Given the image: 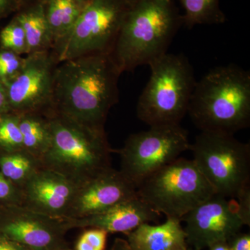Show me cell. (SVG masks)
<instances>
[{"label":"cell","instance_id":"1","mask_svg":"<svg viewBox=\"0 0 250 250\" xmlns=\"http://www.w3.org/2000/svg\"><path fill=\"white\" fill-rule=\"evenodd\" d=\"M120 75L109 54L61 62L54 70L51 107L82 124L104 127L118 101Z\"/></svg>","mask_w":250,"mask_h":250},{"label":"cell","instance_id":"2","mask_svg":"<svg viewBox=\"0 0 250 250\" xmlns=\"http://www.w3.org/2000/svg\"><path fill=\"white\" fill-rule=\"evenodd\" d=\"M182 26L173 0H140L126 13L110 56L121 74L149 65L167 54Z\"/></svg>","mask_w":250,"mask_h":250},{"label":"cell","instance_id":"3","mask_svg":"<svg viewBox=\"0 0 250 250\" xmlns=\"http://www.w3.org/2000/svg\"><path fill=\"white\" fill-rule=\"evenodd\" d=\"M188 113L201 131L234 135L250 125V73L229 64L196 82Z\"/></svg>","mask_w":250,"mask_h":250},{"label":"cell","instance_id":"4","mask_svg":"<svg viewBox=\"0 0 250 250\" xmlns=\"http://www.w3.org/2000/svg\"><path fill=\"white\" fill-rule=\"evenodd\" d=\"M47 118L51 142L41 159L42 167L78 187L111 167L113 150L104 127L88 126L55 112Z\"/></svg>","mask_w":250,"mask_h":250},{"label":"cell","instance_id":"5","mask_svg":"<svg viewBox=\"0 0 250 250\" xmlns=\"http://www.w3.org/2000/svg\"><path fill=\"white\" fill-rule=\"evenodd\" d=\"M151 75L136 106L149 126L180 125L196 84L193 68L183 54H166L149 64Z\"/></svg>","mask_w":250,"mask_h":250},{"label":"cell","instance_id":"6","mask_svg":"<svg viewBox=\"0 0 250 250\" xmlns=\"http://www.w3.org/2000/svg\"><path fill=\"white\" fill-rule=\"evenodd\" d=\"M140 198L159 215L182 219L215 195L193 160L179 157L148 177L137 188Z\"/></svg>","mask_w":250,"mask_h":250},{"label":"cell","instance_id":"7","mask_svg":"<svg viewBox=\"0 0 250 250\" xmlns=\"http://www.w3.org/2000/svg\"><path fill=\"white\" fill-rule=\"evenodd\" d=\"M188 150L215 194L235 199L250 183V146L234 135L201 131Z\"/></svg>","mask_w":250,"mask_h":250},{"label":"cell","instance_id":"8","mask_svg":"<svg viewBox=\"0 0 250 250\" xmlns=\"http://www.w3.org/2000/svg\"><path fill=\"white\" fill-rule=\"evenodd\" d=\"M130 6L126 0H90L68 35L54 47L57 60L110 54Z\"/></svg>","mask_w":250,"mask_h":250},{"label":"cell","instance_id":"9","mask_svg":"<svg viewBox=\"0 0 250 250\" xmlns=\"http://www.w3.org/2000/svg\"><path fill=\"white\" fill-rule=\"evenodd\" d=\"M188 134L180 125L149 126L130 135L117 151L121 172L136 188L145 179L188 150Z\"/></svg>","mask_w":250,"mask_h":250},{"label":"cell","instance_id":"10","mask_svg":"<svg viewBox=\"0 0 250 250\" xmlns=\"http://www.w3.org/2000/svg\"><path fill=\"white\" fill-rule=\"evenodd\" d=\"M189 248L207 249L213 243L228 241L245 226L236 199L215 195L190 210L183 218Z\"/></svg>","mask_w":250,"mask_h":250},{"label":"cell","instance_id":"11","mask_svg":"<svg viewBox=\"0 0 250 250\" xmlns=\"http://www.w3.org/2000/svg\"><path fill=\"white\" fill-rule=\"evenodd\" d=\"M0 214V233L29 250L67 248L69 231L62 219L39 213L23 205L4 206Z\"/></svg>","mask_w":250,"mask_h":250},{"label":"cell","instance_id":"12","mask_svg":"<svg viewBox=\"0 0 250 250\" xmlns=\"http://www.w3.org/2000/svg\"><path fill=\"white\" fill-rule=\"evenodd\" d=\"M55 68L48 51L28 54L21 71L5 85L11 111L20 114L51 107Z\"/></svg>","mask_w":250,"mask_h":250},{"label":"cell","instance_id":"13","mask_svg":"<svg viewBox=\"0 0 250 250\" xmlns=\"http://www.w3.org/2000/svg\"><path fill=\"white\" fill-rule=\"evenodd\" d=\"M78 187L65 176L42 166L21 188L22 205L53 218L65 219Z\"/></svg>","mask_w":250,"mask_h":250},{"label":"cell","instance_id":"14","mask_svg":"<svg viewBox=\"0 0 250 250\" xmlns=\"http://www.w3.org/2000/svg\"><path fill=\"white\" fill-rule=\"evenodd\" d=\"M137 195V188L113 167L80 186L66 218H80L100 213Z\"/></svg>","mask_w":250,"mask_h":250},{"label":"cell","instance_id":"15","mask_svg":"<svg viewBox=\"0 0 250 250\" xmlns=\"http://www.w3.org/2000/svg\"><path fill=\"white\" fill-rule=\"evenodd\" d=\"M156 213L139 195L112 206L100 213L80 218L62 219L68 230L98 228L109 233H126L144 223L156 221Z\"/></svg>","mask_w":250,"mask_h":250},{"label":"cell","instance_id":"16","mask_svg":"<svg viewBox=\"0 0 250 250\" xmlns=\"http://www.w3.org/2000/svg\"><path fill=\"white\" fill-rule=\"evenodd\" d=\"M134 250H188L187 234L179 219L166 218L165 223L152 225L144 223L126 233Z\"/></svg>","mask_w":250,"mask_h":250},{"label":"cell","instance_id":"17","mask_svg":"<svg viewBox=\"0 0 250 250\" xmlns=\"http://www.w3.org/2000/svg\"><path fill=\"white\" fill-rule=\"evenodd\" d=\"M16 18L25 33L28 54L47 52L51 47H54L53 38L43 4L33 6L18 15Z\"/></svg>","mask_w":250,"mask_h":250},{"label":"cell","instance_id":"18","mask_svg":"<svg viewBox=\"0 0 250 250\" xmlns=\"http://www.w3.org/2000/svg\"><path fill=\"white\" fill-rule=\"evenodd\" d=\"M19 127L24 150L41 161L50 146L47 118L41 116V112L20 113Z\"/></svg>","mask_w":250,"mask_h":250},{"label":"cell","instance_id":"19","mask_svg":"<svg viewBox=\"0 0 250 250\" xmlns=\"http://www.w3.org/2000/svg\"><path fill=\"white\" fill-rule=\"evenodd\" d=\"M83 6L77 0H49L45 6V15L54 47L68 35Z\"/></svg>","mask_w":250,"mask_h":250},{"label":"cell","instance_id":"20","mask_svg":"<svg viewBox=\"0 0 250 250\" xmlns=\"http://www.w3.org/2000/svg\"><path fill=\"white\" fill-rule=\"evenodd\" d=\"M42 166L39 159L24 149L0 155V172L21 189Z\"/></svg>","mask_w":250,"mask_h":250},{"label":"cell","instance_id":"21","mask_svg":"<svg viewBox=\"0 0 250 250\" xmlns=\"http://www.w3.org/2000/svg\"><path fill=\"white\" fill-rule=\"evenodd\" d=\"M184 9L183 25L192 29L199 24H220L227 18L220 9V0H179Z\"/></svg>","mask_w":250,"mask_h":250},{"label":"cell","instance_id":"22","mask_svg":"<svg viewBox=\"0 0 250 250\" xmlns=\"http://www.w3.org/2000/svg\"><path fill=\"white\" fill-rule=\"evenodd\" d=\"M0 149L4 152L24 149L18 113L10 111L0 116Z\"/></svg>","mask_w":250,"mask_h":250},{"label":"cell","instance_id":"23","mask_svg":"<svg viewBox=\"0 0 250 250\" xmlns=\"http://www.w3.org/2000/svg\"><path fill=\"white\" fill-rule=\"evenodd\" d=\"M0 44L1 49L12 51L21 56L27 55L25 33L17 18H15L0 32Z\"/></svg>","mask_w":250,"mask_h":250},{"label":"cell","instance_id":"24","mask_svg":"<svg viewBox=\"0 0 250 250\" xmlns=\"http://www.w3.org/2000/svg\"><path fill=\"white\" fill-rule=\"evenodd\" d=\"M25 57L8 49L0 50V82L6 85L22 70Z\"/></svg>","mask_w":250,"mask_h":250},{"label":"cell","instance_id":"25","mask_svg":"<svg viewBox=\"0 0 250 250\" xmlns=\"http://www.w3.org/2000/svg\"><path fill=\"white\" fill-rule=\"evenodd\" d=\"M108 233L98 228H90L81 235L75 250H105Z\"/></svg>","mask_w":250,"mask_h":250},{"label":"cell","instance_id":"26","mask_svg":"<svg viewBox=\"0 0 250 250\" xmlns=\"http://www.w3.org/2000/svg\"><path fill=\"white\" fill-rule=\"evenodd\" d=\"M0 202L5 206L22 205V190L0 172Z\"/></svg>","mask_w":250,"mask_h":250},{"label":"cell","instance_id":"27","mask_svg":"<svg viewBox=\"0 0 250 250\" xmlns=\"http://www.w3.org/2000/svg\"><path fill=\"white\" fill-rule=\"evenodd\" d=\"M238 213L245 226L250 225V186L245 188L236 197Z\"/></svg>","mask_w":250,"mask_h":250},{"label":"cell","instance_id":"28","mask_svg":"<svg viewBox=\"0 0 250 250\" xmlns=\"http://www.w3.org/2000/svg\"><path fill=\"white\" fill-rule=\"evenodd\" d=\"M230 250H250V235L241 231L229 240Z\"/></svg>","mask_w":250,"mask_h":250},{"label":"cell","instance_id":"29","mask_svg":"<svg viewBox=\"0 0 250 250\" xmlns=\"http://www.w3.org/2000/svg\"><path fill=\"white\" fill-rule=\"evenodd\" d=\"M0 250H29L18 242L13 241L0 233Z\"/></svg>","mask_w":250,"mask_h":250},{"label":"cell","instance_id":"30","mask_svg":"<svg viewBox=\"0 0 250 250\" xmlns=\"http://www.w3.org/2000/svg\"><path fill=\"white\" fill-rule=\"evenodd\" d=\"M10 111L11 110H10L7 96H6V88L0 82V116Z\"/></svg>","mask_w":250,"mask_h":250},{"label":"cell","instance_id":"31","mask_svg":"<svg viewBox=\"0 0 250 250\" xmlns=\"http://www.w3.org/2000/svg\"><path fill=\"white\" fill-rule=\"evenodd\" d=\"M111 250H134L131 248L126 240L117 238L113 242Z\"/></svg>","mask_w":250,"mask_h":250},{"label":"cell","instance_id":"32","mask_svg":"<svg viewBox=\"0 0 250 250\" xmlns=\"http://www.w3.org/2000/svg\"><path fill=\"white\" fill-rule=\"evenodd\" d=\"M207 250H230V248L228 241H220L213 243Z\"/></svg>","mask_w":250,"mask_h":250},{"label":"cell","instance_id":"33","mask_svg":"<svg viewBox=\"0 0 250 250\" xmlns=\"http://www.w3.org/2000/svg\"><path fill=\"white\" fill-rule=\"evenodd\" d=\"M13 0H0V16L10 9Z\"/></svg>","mask_w":250,"mask_h":250},{"label":"cell","instance_id":"34","mask_svg":"<svg viewBox=\"0 0 250 250\" xmlns=\"http://www.w3.org/2000/svg\"><path fill=\"white\" fill-rule=\"evenodd\" d=\"M129 4L133 5L139 1L140 0H126Z\"/></svg>","mask_w":250,"mask_h":250},{"label":"cell","instance_id":"35","mask_svg":"<svg viewBox=\"0 0 250 250\" xmlns=\"http://www.w3.org/2000/svg\"><path fill=\"white\" fill-rule=\"evenodd\" d=\"M79 2L81 3L82 5H85L86 3H88L90 0H77Z\"/></svg>","mask_w":250,"mask_h":250},{"label":"cell","instance_id":"36","mask_svg":"<svg viewBox=\"0 0 250 250\" xmlns=\"http://www.w3.org/2000/svg\"><path fill=\"white\" fill-rule=\"evenodd\" d=\"M59 250H72L70 249V248L69 247H67V248H62V249Z\"/></svg>","mask_w":250,"mask_h":250},{"label":"cell","instance_id":"37","mask_svg":"<svg viewBox=\"0 0 250 250\" xmlns=\"http://www.w3.org/2000/svg\"><path fill=\"white\" fill-rule=\"evenodd\" d=\"M188 250H194L191 249V248H188Z\"/></svg>","mask_w":250,"mask_h":250}]
</instances>
